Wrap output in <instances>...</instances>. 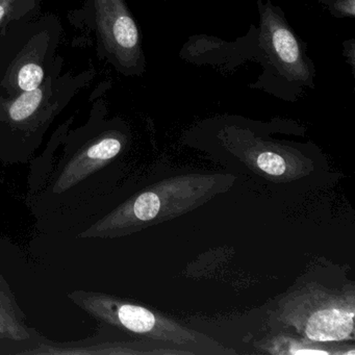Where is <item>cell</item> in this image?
I'll list each match as a JSON object with an SVG mask.
<instances>
[{"instance_id":"1","label":"cell","mask_w":355,"mask_h":355,"mask_svg":"<svg viewBox=\"0 0 355 355\" xmlns=\"http://www.w3.org/2000/svg\"><path fill=\"white\" fill-rule=\"evenodd\" d=\"M279 309L280 320L313 342H340L354 334L352 293L307 284L284 298Z\"/></svg>"},{"instance_id":"2","label":"cell","mask_w":355,"mask_h":355,"mask_svg":"<svg viewBox=\"0 0 355 355\" xmlns=\"http://www.w3.org/2000/svg\"><path fill=\"white\" fill-rule=\"evenodd\" d=\"M94 19L103 51L126 76H140L145 57L140 32L124 0H93Z\"/></svg>"},{"instance_id":"3","label":"cell","mask_w":355,"mask_h":355,"mask_svg":"<svg viewBox=\"0 0 355 355\" xmlns=\"http://www.w3.org/2000/svg\"><path fill=\"white\" fill-rule=\"evenodd\" d=\"M261 13L259 43L266 57L280 76L297 85L313 88L315 67L305 53L304 45L292 32L282 12L271 3L263 5L259 0Z\"/></svg>"},{"instance_id":"4","label":"cell","mask_w":355,"mask_h":355,"mask_svg":"<svg viewBox=\"0 0 355 355\" xmlns=\"http://www.w3.org/2000/svg\"><path fill=\"white\" fill-rule=\"evenodd\" d=\"M214 176H194L162 182L155 190L139 195L124 215L140 223L162 221L196 207L214 193Z\"/></svg>"},{"instance_id":"5","label":"cell","mask_w":355,"mask_h":355,"mask_svg":"<svg viewBox=\"0 0 355 355\" xmlns=\"http://www.w3.org/2000/svg\"><path fill=\"white\" fill-rule=\"evenodd\" d=\"M97 313L112 323L157 340H166L182 346H203L205 343H207L205 342L207 338H205L201 334L187 329L162 315H155L140 305L103 301L101 305H97Z\"/></svg>"},{"instance_id":"6","label":"cell","mask_w":355,"mask_h":355,"mask_svg":"<svg viewBox=\"0 0 355 355\" xmlns=\"http://www.w3.org/2000/svg\"><path fill=\"white\" fill-rule=\"evenodd\" d=\"M321 343L313 342V340H297L292 338H273L267 344L263 345V349L273 354H290V355H328L331 354V351L321 348Z\"/></svg>"},{"instance_id":"7","label":"cell","mask_w":355,"mask_h":355,"mask_svg":"<svg viewBox=\"0 0 355 355\" xmlns=\"http://www.w3.org/2000/svg\"><path fill=\"white\" fill-rule=\"evenodd\" d=\"M44 89L37 88L30 92H24L8 107V116L12 122H24L32 118L44 101Z\"/></svg>"},{"instance_id":"8","label":"cell","mask_w":355,"mask_h":355,"mask_svg":"<svg viewBox=\"0 0 355 355\" xmlns=\"http://www.w3.org/2000/svg\"><path fill=\"white\" fill-rule=\"evenodd\" d=\"M16 85L22 92H30L42 86L45 72L42 66L35 62L24 64L17 72Z\"/></svg>"},{"instance_id":"9","label":"cell","mask_w":355,"mask_h":355,"mask_svg":"<svg viewBox=\"0 0 355 355\" xmlns=\"http://www.w3.org/2000/svg\"><path fill=\"white\" fill-rule=\"evenodd\" d=\"M257 165L261 171L274 176H280L286 170L284 157L271 151L259 153L257 157Z\"/></svg>"},{"instance_id":"10","label":"cell","mask_w":355,"mask_h":355,"mask_svg":"<svg viewBox=\"0 0 355 355\" xmlns=\"http://www.w3.org/2000/svg\"><path fill=\"white\" fill-rule=\"evenodd\" d=\"M121 150V143L119 140L114 138H107L97 143L94 146L91 147L88 151V155L92 159L107 161L115 157Z\"/></svg>"},{"instance_id":"11","label":"cell","mask_w":355,"mask_h":355,"mask_svg":"<svg viewBox=\"0 0 355 355\" xmlns=\"http://www.w3.org/2000/svg\"><path fill=\"white\" fill-rule=\"evenodd\" d=\"M24 5H26V0H0V26L16 18Z\"/></svg>"}]
</instances>
